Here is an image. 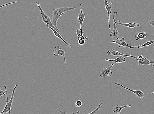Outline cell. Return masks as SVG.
I'll list each match as a JSON object with an SVG mask.
<instances>
[{"label": "cell", "instance_id": "28", "mask_svg": "<svg viewBox=\"0 0 154 114\" xmlns=\"http://www.w3.org/2000/svg\"><path fill=\"white\" fill-rule=\"evenodd\" d=\"M150 63L151 64H154V62H151V61H150Z\"/></svg>", "mask_w": 154, "mask_h": 114}, {"label": "cell", "instance_id": "17", "mask_svg": "<svg viewBox=\"0 0 154 114\" xmlns=\"http://www.w3.org/2000/svg\"><path fill=\"white\" fill-rule=\"evenodd\" d=\"M154 43V41H151L147 42L145 43L142 45H138L137 46H132L131 49L143 48L144 47L147 46Z\"/></svg>", "mask_w": 154, "mask_h": 114}, {"label": "cell", "instance_id": "13", "mask_svg": "<svg viewBox=\"0 0 154 114\" xmlns=\"http://www.w3.org/2000/svg\"><path fill=\"white\" fill-rule=\"evenodd\" d=\"M107 54L108 55H113L115 56H125L128 57H131L135 59L136 56L134 55H127L120 53V52L118 51H115L114 49H113L111 51H108L107 52Z\"/></svg>", "mask_w": 154, "mask_h": 114}, {"label": "cell", "instance_id": "16", "mask_svg": "<svg viewBox=\"0 0 154 114\" xmlns=\"http://www.w3.org/2000/svg\"><path fill=\"white\" fill-rule=\"evenodd\" d=\"M132 105H125L123 106H120L117 105L114 107L113 109V111L117 114H120V112L124 108L127 107H131Z\"/></svg>", "mask_w": 154, "mask_h": 114}, {"label": "cell", "instance_id": "23", "mask_svg": "<svg viewBox=\"0 0 154 114\" xmlns=\"http://www.w3.org/2000/svg\"><path fill=\"white\" fill-rule=\"evenodd\" d=\"M82 105V102L80 100H78L75 103V106L76 107H80Z\"/></svg>", "mask_w": 154, "mask_h": 114}, {"label": "cell", "instance_id": "14", "mask_svg": "<svg viewBox=\"0 0 154 114\" xmlns=\"http://www.w3.org/2000/svg\"><path fill=\"white\" fill-rule=\"evenodd\" d=\"M135 59L138 61V65H148L152 66H154L153 64L150 63V61L149 60L148 58L143 57L142 58L139 59L137 57H135Z\"/></svg>", "mask_w": 154, "mask_h": 114}, {"label": "cell", "instance_id": "25", "mask_svg": "<svg viewBox=\"0 0 154 114\" xmlns=\"http://www.w3.org/2000/svg\"><path fill=\"white\" fill-rule=\"evenodd\" d=\"M17 2L15 1V2H11V3H7V4H6L4 5H3V6H1V8L2 7H3L4 6L12 4V3H17Z\"/></svg>", "mask_w": 154, "mask_h": 114}, {"label": "cell", "instance_id": "18", "mask_svg": "<svg viewBox=\"0 0 154 114\" xmlns=\"http://www.w3.org/2000/svg\"><path fill=\"white\" fill-rule=\"evenodd\" d=\"M146 36V32L145 31H143L139 32L137 35H135L134 38L136 41H138L139 39L143 40Z\"/></svg>", "mask_w": 154, "mask_h": 114}, {"label": "cell", "instance_id": "11", "mask_svg": "<svg viewBox=\"0 0 154 114\" xmlns=\"http://www.w3.org/2000/svg\"><path fill=\"white\" fill-rule=\"evenodd\" d=\"M115 23L117 25H121L124 27H127L129 28H134L136 27H139L140 25L138 23H123L121 22L120 20H118L117 22H116L115 21Z\"/></svg>", "mask_w": 154, "mask_h": 114}, {"label": "cell", "instance_id": "29", "mask_svg": "<svg viewBox=\"0 0 154 114\" xmlns=\"http://www.w3.org/2000/svg\"><path fill=\"white\" fill-rule=\"evenodd\" d=\"M151 94L154 95V92H152V93H151Z\"/></svg>", "mask_w": 154, "mask_h": 114}, {"label": "cell", "instance_id": "9", "mask_svg": "<svg viewBox=\"0 0 154 114\" xmlns=\"http://www.w3.org/2000/svg\"><path fill=\"white\" fill-rule=\"evenodd\" d=\"M47 26V27L50 28L53 31L54 35L56 37L59 38V39H60L61 40H62L67 45L69 46L71 48H72V46H70V45L68 43V42L66 41V40L65 39V38L64 37L63 35L61 34V32H59L57 31L54 29L53 28L51 27H50L48 25H46Z\"/></svg>", "mask_w": 154, "mask_h": 114}, {"label": "cell", "instance_id": "7", "mask_svg": "<svg viewBox=\"0 0 154 114\" xmlns=\"http://www.w3.org/2000/svg\"><path fill=\"white\" fill-rule=\"evenodd\" d=\"M53 54L56 57L59 56H61L63 57L64 62L66 63V59L65 57V51L61 48L59 46H55V49L53 50Z\"/></svg>", "mask_w": 154, "mask_h": 114}, {"label": "cell", "instance_id": "10", "mask_svg": "<svg viewBox=\"0 0 154 114\" xmlns=\"http://www.w3.org/2000/svg\"><path fill=\"white\" fill-rule=\"evenodd\" d=\"M113 43H116L118 44V47H120L121 46L128 47L130 48H131L132 46H129L127 43L125 42V38L123 37L121 39H117L111 42Z\"/></svg>", "mask_w": 154, "mask_h": 114}, {"label": "cell", "instance_id": "22", "mask_svg": "<svg viewBox=\"0 0 154 114\" xmlns=\"http://www.w3.org/2000/svg\"><path fill=\"white\" fill-rule=\"evenodd\" d=\"M103 103V102H102L100 104H99V106H98V107L96 109H95V110H94L93 111H92V112L90 113H89V114H94L96 113L97 111L99 110V109H101L102 108L101 107V105Z\"/></svg>", "mask_w": 154, "mask_h": 114}, {"label": "cell", "instance_id": "8", "mask_svg": "<svg viewBox=\"0 0 154 114\" xmlns=\"http://www.w3.org/2000/svg\"><path fill=\"white\" fill-rule=\"evenodd\" d=\"M106 9L107 10L108 13V21L109 29L111 30L110 25V15L112 10V5L110 2H108L107 0H104Z\"/></svg>", "mask_w": 154, "mask_h": 114}, {"label": "cell", "instance_id": "24", "mask_svg": "<svg viewBox=\"0 0 154 114\" xmlns=\"http://www.w3.org/2000/svg\"><path fill=\"white\" fill-rule=\"evenodd\" d=\"M149 24L154 27V20L153 19H150Z\"/></svg>", "mask_w": 154, "mask_h": 114}, {"label": "cell", "instance_id": "4", "mask_svg": "<svg viewBox=\"0 0 154 114\" xmlns=\"http://www.w3.org/2000/svg\"><path fill=\"white\" fill-rule=\"evenodd\" d=\"M117 15V12H114L112 15L111 16H112L114 23V28L113 31L111 32L110 34V36L112 37L113 38V41H114L117 39H119V31L117 30V25H116L115 23V17Z\"/></svg>", "mask_w": 154, "mask_h": 114}, {"label": "cell", "instance_id": "1", "mask_svg": "<svg viewBox=\"0 0 154 114\" xmlns=\"http://www.w3.org/2000/svg\"><path fill=\"white\" fill-rule=\"evenodd\" d=\"M75 8V7H65L53 9L52 23L53 25L59 31H60L57 27V23L58 20L59 18H60L61 16L63 14H65L67 12L74 10Z\"/></svg>", "mask_w": 154, "mask_h": 114}, {"label": "cell", "instance_id": "19", "mask_svg": "<svg viewBox=\"0 0 154 114\" xmlns=\"http://www.w3.org/2000/svg\"><path fill=\"white\" fill-rule=\"evenodd\" d=\"M89 40L88 38L86 37H84L83 35L80 37L79 39H78V44L80 46H82L84 44L85 42Z\"/></svg>", "mask_w": 154, "mask_h": 114}, {"label": "cell", "instance_id": "2", "mask_svg": "<svg viewBox=\"0 0 154 114\" xmlns=\"http://www.w3.org/2000/svg\"><path fill=\"white\" fill-rule=\"evenodd\" d=\"M36 3L37 7H38L41 12L42 20L43 21L45 24L48 25L50 27L54 29L57 31L60 32L53 25L52 23V21L50 20V16H48L45 13V12L42 9L39 2H36Z\"/></svg>", "mask_w": 154, "mask_h": 114}, {"label": "cell", "instance_id": "3", "mask_svg": "<svg viewBox=\"0 0 154 114\" xmlns=\"http://www.w3.org/2000/svg\"><path fill=\"white\" fill-rule=\"evenodd\" d=\"M17 87V85H16L15 87H14L13 90L12 94L11 95V98L10 101H8V100H6L7 103L5 107L1 113H0V114H3L4 113L8 114V113H9V114H11V112L12 111L11 108L12 104L13 102L14 97V94H15V91Z\"/></svg>", "mask_w": 154, "mask_h": 114}, {"label": "cell", "instance_id": "12", "mask_svg": "<svg viewBox=\"0 0 154 114\" xmlns=\"http://www.w3.org/2000/svg\"><path fill=\"white\" fill-rule=\"evenodd\" d=\"M80 12L79 13V16H77V18H78V20H79V23L80 24V29H81L82 31V25L83 23L84 20L85 19V15L86 14H84L83 13V10L82 9V4H80Z\"/></svg>", "mask_w": 154, "mask_h": 114}, {"label": "cell", "instance_id": "20", "mask_svg": "<svg viewBox=\"0 0 154 114\" xmlns=\"http://www.w3.org/2000/svg\"><path fill=\"white\" fill-rule=\"evenodd\" d=\"M76 33L78 36V39H79L80 37L83 35L84 32L80 29H77L76 30Z\"/></svg>", "mask_w": 154, "mask_h": 114}, {"label": "cell", "instance_id": "15", "mask_svg": "<svg viewBox=\"0 0 154 114\" xmlns=\"http://www.w3.org/2000/svg\"><path fill=\"white\" fill-rule=\"evenodd\" d=\"M105 60L107 61H112L115 63H120L126 61V59L125 56H117V58L114 59H106Z\"/></svg>", "mask_w": 154, "mask_h": 114}, {"label": "cell", "instance_id": "5", "mask_svg": "<svg viewBox=\"0 0 154 114\" xmlns=\"http://www.w3.org/2000/svg\"><path fill=\"white\" fill-rule=\"evenodd\" d=\"M114 64V63H112L110 66L103 68L101 71L100 76L102 78H106L112 76V72H111V70Z\"/></svg>", "mask_w": 154, "mask_h": 114}, {"label": "cell", "instance_id": "6", "mask_svg": "<svg viewBox=\"0 0 154 114\" xmlns=\"http://www.w3.org/2000/svg\"><path fill=\"white\" fill-rule=\"evenodd\" d=\"M115 85H117V86L118 85V86L121 87H123V88L128 90L129 91L133 92L134 93L136 94L137 96L139 97V98H143L145 97V95H144L143 92L140 90H132L128 88L123 86V85L119 84V83L118 82H116L115 83Z\"/></svg>", "mask_w": 154, "mask_h": 114}, {"label": "cell", "instance_id": "21", "mask_svg": "<svg viewBox=\"0 0 154 114\" xmlns=\"http://www.w3.org/2000/svg\"><path fill=\"white\" fill-rule=\"evenodd\" d=\"M5 88V91H4L1 88L0 89V92H1V94H0V97H1L3 95H6L7 93V87L6 86H4Z\"/></svg>", "mask_w": 154, "mask_h": 114}, {"label": "cell", "instance_id": "27", "mask_svg": "<svg viewBox=\"0 0 154 114\" xmlns=\"http://www.w3.org/2000/svg\"><path fill=\"white\" fill-rule=\"evenodd\" d=\"M57 110L58 111H60V112H61V113H63V112H61V111H60V110H58V109H57Z\"/></svg>", "mask_w": 154, "mask_h": 114}, {"label": "cell", "instance_id": "26", "mask_svg": "<svg viewBox=\"0 0 154 114\" xmlns=\"http://www.w3.org/2000/svg\"><path fill=\"white\" fill-rule=\"evenodd\" d=\"M138 58L139 59L142 58L143 57V56L142 55H140L138 57Z\"/></svg>", "mask_w": 154, "mask_h": 114}]
</instances>
